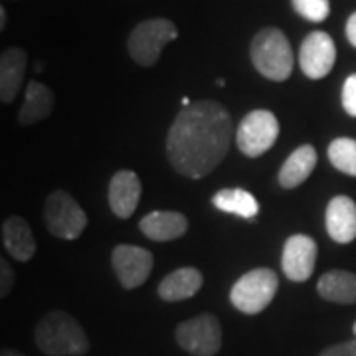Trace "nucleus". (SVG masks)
<instances>
[{
  "label": "nucleus",
  "instance_id": "nucleus-1",
  "mask_svg": "<svg viewBox=\"0 0 356 356\" xmlns=\"http://www.w3.org/2000/svg\"><path fill=\"white\" fill-rule=\"evenodd\" d=\"M232 139V117L212 99L182 107L166 135L168 163L178 175L204 178L224 163Z\"/></svg>",
  "mask_w": 356,
  "mask_h": 356
},
{
  "label": "nucleus",
  "instance_id": "nucleus-2",
  "mask_svg": "<svg viewBox=\"0 0 356 356\" xmlns=\"http://www.w3.org/2000/svg\"><path fill=\"white\" fill-rule=\"evenodd\" d=\"M34 343L48 356H83L89 353V339L83 327L65 311H50L40 318Z\"/></svg>",
  "mask_w": 356,
  "mask_h": 356
},
{
  "label": "nucleus",
  "instance_id": "nucleus-3",
  "mask_svg": "<svg viewBox=\"0 0 356 356\" xmlns=\"http://www.w3.org/2000/svg\"><path fill=\"white\" fill-rule=\"evenodd\" d=\"M250 58L252 64L271 81H285L293 74V48L283 30L275 26L261 28L250 44Z\"/></svg>",
  "mask_w": 356,
  "mask_h": 356
},
{
  "label": "nucleus",
  "instance_id": "nucleus-4",
  "mask_svg": "<svg viewBox=\"0 0 356 356\" xmlns=\"http://www.w3.org/2000/svg\"><path fill=\"white\" fill-rule=\"evenodd\" d=\"M178 28L168 18L143 20L131 30L127 38V51L131 60L143 67H153L166 46L177 40Z\"/></svg>",
  "mask_w": 356,
  "mask_h": 356
},
{
  "label": "nucleus",
  "instance_id": "nucleus-5",
  "mask_svg": "<svg viewBox=\"0 0 356 356\" xmlns=\"http://www.w3.org/2000/svg\"><path fill=\"white\" fill-rule=\"evenodd\" d=\"M280 289V280L275 271L267 267H257L243 273L234 283L229 291V301L243 315H259L266 311Z\"/></svg>",
  "mask_w": 356,
  "mask_h": 356
},
{
  "label": "nucleus",
  "instance_id": "nucleus-6",
  "mask_svg": "<svg viewBox=\"0 0 356 356\" xmlns=\"http://www.w3.org/2000/svg\"><path fill=\"white\" fill-rule=\"evenodd\" d=\"M44 224L60 240H77L88 228V214L65 191H54L44 204Z\"/></svg>",
  "mask_w": 356,
  "mask_h": 356
},
{
  "label": "nucleus",
  "instance_id": "nucleus-7",
  "mask_svg": "<svg viewBox=\"0 0 356 356\" xmlns=\"http://www.w3.org/2000/svg\"><path fill=\"white\" fill-rule=\"evenodd\" d=\"M175 337L178 346L192 356H216L222 348V325L210 313L182 321Z\"/></svg>",
  "mask_w": 356,
  "mask_h": 356
},
{
  "label": "nucleus",
  "instance_id": "nucleus-8",
  "mask_svg": "<svg viewBox=\"0 0 356 356\" xmlns=\"http://www.w3.org/2000/svg\"><path fill=\"white\" fill-rule=\"evenodd\" d=\"M280 137V121L267 109H255L242 119L236 131V145L250 159L266 154Z\"/></svg>",
  "mask_w": 356,
  "mask_h": 356
},
{
  "label": "nucleus",
  "instance_id": "nucleus-9",
  "mask_svg": "<svg viewBox=\"0 0 356 356\" xmlns=\"http://www.w3.org/2000/svg\"><path fill=\"white\" fill-rule=\"evenodd\" d=\"M153 254L139 245L121 243L115 245L111 254V266L119 283L125 289H137L151 277L153 271Z\"/></svg>",
  "mask_w": 356,
  "mask_h": 356
},
{
  "label": "nucleus",
  "instance_id": "nucleus-10",
  "mask_svg": "<svg viewBox=\"0 0 356 356\" xmlns=\"http://www.w3.org/2000/svg\"><path fill=\"white\" fill-rule=\"evenodd\" d=\"M334 62H337V46L327 32L315 30L305 36L299 48V65L309 79H323L329 76L334 67Z\"/></svg>",
  "mask_w": 356,
  "mask_h": 356
},
{
  "label": "nucleus",
  "instance_id": "nucleus-11",
  "mask_svg": "<svg viewBox=\"0 0 356 356\" xmlns=\"http://www.w3.org/2000/svg\"><path fill=\"white\" fill-rule=\"evenodd\" d=\"M317 242L307 234H293L287 238L281 255V269L285 277L293 283L307 281L317 264Z\"/></svg>",
  "mask_w": 356,
  "mask_h": 356
},
{
  "label": "nucleus",
  "instance_id": "nucleus-12",
  "mask_svg": "<svg viewBox=\"0 0 356 356\" xmlns=\"http://www.w3.org/2000/svg\"><path fill=\"white\" fill-rule=\"evenodd\" d=\"M109 208L115 216L127 220L135 214L140 200V180L133 170H119L115 172L109 191H107Z\"/></svg>",
  "mask_w": 356,
  "mask_h": 356
},
{
  "label": "nucleus",
  "instance_id": "nucleus-13",
  "mask_svg": "<svg viewBox=\"0 0 356 356\" xmlns=\"http://www.w3.org/2000/svg\"><path fill=\"white\" fill-rule=\"evenodd\" d=\"M325 226L337 243L356 240V204L348 196H334L325 212Z\"/></svg>",
  "mask_w": 356,
  "mask_h": 356
},
{
  "label": "nucleus",
  "instance_id": "nucleus-14",
  "mask_svg": "<svg viewBox=\"0 0 356 356\" xmlns=\"http://www.w3.org/2000/svg\"><path fill=\"white\" fill-rule=\"evenodd\" d=\"M139 229L145 238H149L153 242H172L186 234L188 218L180 212L156 210V212H151V214L140 218Z\"/></svg>",
  "mask_w": 356,
  "mask_h": 356
},
{
  "label": "nucleus",
  "instance_id": "nucleus-15",
  "mask_svg": "<svg viewBox=\"0 0 356 356\" xmlns=\"http://www.w3.org/2000/svg\"><path fill=\"white\" fill-rule=\"evenodd\" d=\"M28 56L22 48H6L0 56V99L13 103L24 83Z\"/></svg>",
  "mask_w": 356,
  "mask_h": 356
},
{
  "label": "nucleus",
  "instance_id": "nucleus-16",
  "mask_svg": "<svg viewBox=\"0 0 356 356\" xmlns=\"http://www.w3.org/2000/svg\"><path fill=\"white\" fill-rule=\"evenodd\" d=\"M204 277L196 267H180L159 283V297L166 303L191 299L202 289Z\"/></svg>",
  "mask_w": 356,
  "mask_h": 356
},
{
  "label": "nucleus",
  "instance_id": "nucleus-17",
  "mask_svg": "<svg viewBox=\"0 0 356 356\" xmlns=\"http://www.w3.org/2000/svg\"><path fill=\"white\" fill-rule=\"evenodd\" d=\"M4 250L18 261H30L36 254V240L24 218L10 216L2 224Z\"/></svg>",
  "mask_w": 356,
  "mask_h": 356
},
{
  "label": "nucleus",
  "instance_id": "nucleus-18",
  "mask_svg": "<svg viewBox=\"0 0 356 356\" xmlns=\"http://www.w3.org/2000/svg\"><path fill=\"white\" fill-rule=\"evenodd\" d=\"M315 166H317V151H315V147L301 145L299 149H295L287 156V161L281 166L280 177H277L281 188L291 191V188L301 186L307 178L313 175Z\"/></svg>",
  "mask_w": 356,
  "mask_h": 356
},
{
  "label": "nucleus",
  "instance_id": "nucleus-19",
  "mask_svg": "<svg viewBox=\"0 0 356 356\" xmlns=\"http://www.w3.org/2000/svg\"><path fill=\"white\" fill-rule=\"evenodd\" d=\"M54 91L48 86L40 83V81H28L24 93V105L20 107V113H18V123L30 127L38 121H44L54 109Z\"/></svg>",
  "mask_w": 356,
  "mask_h": 356
},
{
  "label": "nucleus",
  "instance_id": "nucleus-20",
  "mask_svg": "<svg viewBox=\"0 0 356 356\" xmlns=\"http://www.w3.org/2000/svg\"><path fill=\"white\" fill-rule=\"evenodd\" d=\"M318 295L325 301L341 303V305H355L356 303V273L344 269L327 271L317 283Z\"/></svg>",
  "mask_w": 356,
  "mask_h": 356
},
{
  "label": "nucleus",
  "instance_id": "nucleus-21",
  "mask_svg": "<svg viewBox=\"0 0 356 356\" xmlns=\"http://www.w3.org/2000/svg\"><path fill=\"white\" fill-rule=\"evenodd\" d=\"M212 204L218 210L240 216L243 220H252L259 214V204L255 200V196L243 188H222L214 194Z\"/></svg>",
  "mask_w": 356,
  "mask_h": 356
},
{
  "label": "nucleus",
  "instance_id": "nucleus-22",
  "mask_svg": "<svg viewBox=\"0 0 356 356\" xmlns=\"http://www.w3.org/2000/svg\"><path fill=\"white\" fill-rule=\"evenodd\" d=\"M331 165L348 177H356V140L348 137H339L329 145Z\"/></svg>",
  "mask_w": 356,
  "mask_h": 356
},
{
  "label": "nucleus",
  "instance_id": "nucleus-23",
  "mask_svg": "<svg viewBox=\"0 0 356 356\" xmlns=\"http://www.w3.org/2000/svg\"><path fill=\"white\" fill-rule=\"evenodd\" d=\"M291 6L299 16H303L309 22H325L331 14L329 0H291Z\"/></svg>",
  "mask_w": 356,
  "mask_h": 356
},
{
  "label": "nucleus",
  "instance_id": "nucleus-24",
  "mask_svg": "<svg viewBox=\"0 0 356 356\" xmlns=\"http://www.w3.org/2000/svg\"><path fill=\"white\" fill-rule=\"evenodd\" d=\"M343 109L350 117H356V74L346 77L343 86Z\"/></svg>",
  "mask_w": 356,
  "mask_h": 356
},
{
  "label": "nucleus",
  "instance_id": "nucleus-25",
  "mask_svg": "<svg viewBox=\"0 0 356 356\" xmlns=\"http://www.w3.org/2000/svg\"><path fill=\"white\" fill-rule=\"evenodd\" d=\"M14 281H16V275H14L13 266L2 257L0 259V297L2 299L10 295L14 287Z\"/></svg>",
  "mask_w": 356,
  "mask_h": 356
},
{
  "label": "nucleus",
  "instance_id": "nucleus-26",
  "mask_svg": "<svg viewBox=\"0 0 356 356\" xmlns=\"http://www.w3.org/2000/svg\"><path fill=\"white\" fill-rule=\"evenodd\" d=\"M318 356H356V337L353 341H344V343L327 346Z\"/></svg>",
  "mask_w": 356,
  "mask_h": 356
},
{
  "label": "nucleus",
  "instance_id": "nucleus-27",
  "mask_svg": "<svg viewBox=\"0 0 356 356\" xmlns=\"http://www.w3.org/2000/svg\"><path fill=\"white\" fill-rule=\"evenodd\" d=\"M346 40L350 42V46L356 48V13H353L348 16V20H346Z\"/></svg>",
  "mask_w": 356,
  "mask_h": 356
},
{
  "label": "nucleus",
  "instance_id": "nucleus-28",
  "mask_svg": "<svg viewBox=\"0 0 356 356\" xmlns=\"http://www.w3.org/2000/svg\"><path fill=\"white\" fill-rule=\"evenodd\" d=\"M4 28H6V8L0 6V30H4Z\"/></svg>",
  "mask_w": 356,
  "mask_h": 356
},
{
  "label": "nucleus",
  "instance_id": "nucleus-29",
  "mask_svg": "<svg viewBox=\"0 0 356 356\" xmlns=\"http://www.w3.org/2000/svg\"><path fill=\"white\" fill-rule=\"evenodd\" d=\"M0 356H24V355H20V353H18V350H14V348H2Z\"/></svg>",
  "mask_w": 356,
  "mask_h": 356
},
{
  "label": "nucleus",
  "instance_id": "nucleus-30",
  "mask_svg": "<svg viewBox=\"0 0 356 356\" xmlns=\"http://www.w3.org/2000/svg\"><path fill=\"white\" fill-rule=\"evenodd\" d=\"M353 332H355V337H356V323H355V325H353Z\"/></svg>",
  "mask_w": 356,
  "mask_h": 356
}]
</instances>
